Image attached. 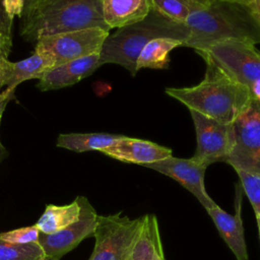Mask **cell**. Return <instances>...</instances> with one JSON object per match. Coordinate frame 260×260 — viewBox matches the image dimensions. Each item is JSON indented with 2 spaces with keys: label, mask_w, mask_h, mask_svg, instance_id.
Masks as SVG:
<instances>
[{
  "label": "cell",
  "mask_w": 260,
  "mask_h": 260,
  "mask_svg": "<svg viewBox=\"0 0 260 260\" xmlns=\"http://www.w3.org/2000/svg\"><path fill=\"white\" fill-rule=\"evenodd\" d=\"M109 31L93 27L46 36L36 42L35 53L47 58L53 66L92 54H100Z\"/></svg>",
  "instance_id": "obj_6"
},
{
  "label": "cell",
  "mask_w": 260,
  "mask_h": 260,
  "mask_svg": "<svg viewBox=\"0 0 260 260\" xmlns=\"http://www.w3.org/2000/svg\"><path fill=\"white\" fill-rule=\"evenodd\" d=\"M189 35L190 30L185 23L178 22L151 8L142 20L120 27L112 35L109 34L102 46L100 59L102 64H118L135 76L138 56L151 40L172 38L181 41L183 47Z\"/></svg>",
  "instance_id": "obj_3"
},
{
  "label": "cell",
  "mask_w": 260,
  "mask_h": 260,
  "mask_svg": "<svg viewBox=\"0 0 260 260\" xmlns=\"http://www.w3.org/2000/svg\"><path fill=\"white\" fill-rule=\"evenodd\" d=\"M202 52L231 78L246 86L260 103V51L255 45L241 41H224Z\"/></svg>",
  "instance_id": "obj_5"
},
{
  "label": "cell",
  "mask_w": 260,
  "mask_h": 260,
  "mask_svg": "<svg viewBox=\"0 0 260 260\" xmlns=\"http://www.w3.org/2000/svg\"><path fill=\"white\" fill-rule=\"evenodd\" d=\"M182 47V42L172 38H157L151 40L138 56L136 70L142 68L168 69L170 64V52Z\"/></svg>",
  "instance_id": "obj_19"
},
{
  "label": "cell",
  "mask_w": 260,
  "mask_h": 260,
  "mask_svg": "<svg viewBox=\"0 0 260 260\" xmlns=\"http://www.w3.org/2000/svg\"><path fill=\"white\" fill-rule=\"evenodd\" d=\"M249 7L253 12H260V0H254Z\"/></svg>",
  "instance_id": "obj_29"
},
{
  "label": "cell",
  "mask_w": 260,
  "mask_h": 260,
  "mask_svg": "<svg viewBox=\"0 0 260 260\" xmlns=\"http://www.w3.org/2000/svg\"><path fill=\"white\" fill-rule=\"evenodd\" d=\"M232 125L234 142L224 162L235 171L252 172L260 151V103L254 100Z\"/></svg>",
  "instance_id": "obj_8"
},
{
  "label": "cell",
  "mask_w": 260,
  "mask_h": 260,
  "mask_svg": "<svg viewBox=\"0 0 260 260\" xmlns=\"http://www.w3.org/2000/svg\"><path fill=\"white\" fill-rule=\"evenodd\" d=\"M102 65L100 54H92L53 66L42 74L38 87L41 90H52L71 86L92 74Z\"/></svg>",
  "instance_id": "obj_14"
},
{
  "label": "cell",
  "mask_w": 260,
  "mask_h": 260,
  "mask_svg": "<svg viewBox=\"0 0 260 260\" xmlns=\"http://www.w3.org/2000/svg\"><path fill=\"white\" fill-rule=\"evenodd\" d=\"M39 235H40V231L35 224L30 226L16 229L6 233H1L0 239L6 242L15 243V244H29V243H38Z\"/></svg>",
  "instance_id": "obj_25"
},
{
  "label": "cell",
  "mask_w": 260,
  "mask_h": 260,
  "mask_svg": "<svg viewBox=\"0 0 260 260\" xmlns=\"http://www.w3.org/2000/svg\"><path fill=\"white\" fill-rule=\"evenodd\" d=\"M254 14H255L256 19H257V20H258V22L260 23V12H254Z\"/></svg>",
  "instance_id": "obj_34"
},
{
  "label": "cell",
  "mask_w": 260,
  "mask_h": 260,
  "mask_svg": "<svg viewBox=\"0 0 260 260\" xmlns=\"http://www.w3.org/2000/svg\"><path fill=\"white\" fill-rule=\"evenodd\" d=\"M110 31L103 15V0H42L29 17L21 22L20 34L28 42L85 28Z\"/></svg>",
  "instance_id": "obj_4"
},
{
  "label": "cell",
  "mask_w": 260,
  "mask_h": 260,
  "mask_svg": "<svg viewBox=\"0 0 260 260\" xmlns=\"http://www.w3.org/2000/svg\"><path fill=\"white\" fill-rule=\"evenodd\" d=\"M41 1L42 0H23V10L20 17L21 22L25 21L29 17V15L35 11Z\"/></svg>",
  "instance_id": "obj_28"
},
{
  "label": "cell",
  "mask_w": 260,
  "mask_h": 260,
  "mask_svg": "<svg viewBox=\"0 0 260 260\" xmlns=\"http://www.w3.org/2000/svg\"><path fill=\"white\" fill-rule=\"evenodd\" d=\"M228 1H232V2H236V3H240V4H243V5L249 6L254 0H228Z\"/></svg>",
  "instance_id": "obj_31"
},
{
  "label": "cell",
  "mask_w": 260,
  "mask_h": 260,
  "mask_svg": "<svg viewBox=\"0 0 260 260\" xmlns=\"http://www.w3.org/2000/svg\"><path fill=\"white\" fill-rule=\"evenodd\" d=\"M14 89L15 88H6L4 91H2L0 93V122H1V118H2L3 112H4L7 104L9 103V101L11 99L14 98ZM7 155H8V152L5 149V147L2 145L1 140H0V162L5 157H7Z\"/></svg>",
  "instance_id": "obj_26"
},
{
  "label": "cell",
  "mask_w": 260,
  "mask_h": 260,
  "mask_svg": "<svg viewBox=\"0 0 260 260\" xmlns=\"http://www.w3.org/2000/svg\"><path fill=\"white\" fill-rule=\"evenodd\" d=\"M44 260H59V259H58V258H54V257H48V256H47V257H46Z\"/></svg>",
  "instance_id": "obj_35"
},
{
  "label": "cell",
  "mask_w": 260,
  "mask_h": 260,
  "mask_svg": "<svg viewBox=\"0 0 260 260\" xmlns=\"http://www.w3.org/2000/svg\"><path fill=\"white\" fill-rule=\"evenodd\" d=\"M206 63L201 82L190 87H168L166 93L196 111L223 124H232L254 101L251 91L231 78L207 55L197 52Z\"/></svg>",
  "instance_id": "obj_1"
},
{
  "label": "cell",
  "mask_w": 260,
  "mask_h": 260,
  "mask_svg": "<svg viewBox=\"0 0 260 260\" xmlns=\"http://www.w3.org/2000/svg\"><path fill=\"white\" fill-rule=\"evenodd\" d=\"M255 216H256V221H257L258 231H259V237H260V214H256L255 213Z\"/></svg>",
  "instance_id": "obj_33"
},
{
  "label": "cell",
  "mask_w": 260,
  "mask_h": 260,
  "mask_svg": "<svg viewBox=\"0 0 260 260\" xmlns=\"http://www.w3.org/2000/svg\"><path fill=\"white\" fill-rule=\"evenodd\" d=\"M126 260H166L154 214H145L141 217L139 232Z\"/></svg>",
  "instance_id": "obj_16"
},
{
  "label": "cell",
  "mask_w": 260,
  "mask_h": 260,
  "mask_svg": "<svg viewBox=\"0 0 260 260\" xmlns=\"http://www.w3.org/2000/svg\"><path fill=\"white\" fill-rule=\"evenodd\" d=\"M240 185L249 198L256 214H260V175L237 170Z\"/></svg>",
  "instance_id": "obj_23"
},
{
  "label": "cell",
  "mask_w": 260,
  "mask_h": 260,
  "mask_svg": "<svg viewBox=\"0 0 260 260\" xmlns=\"http://www.w3.org/2000/svg\"><path fill=\"white\" fill-rule=\"evenodd\" d=\"M51 67H53L51 61L38 53L16 62L0 56V88L3 86L15 88L22 81L40 79L42 74Z\"/></svg>",
  "instance_id": "obj_15"
},
{
  "label": "cell",
  "mask_w": 260,
  "mask_h": 260,
  "mask_svg": "<svg viewBox=\"0 0 260 260\" xmlns=\"http://www.w3.org/2000/svg\"><path fill=\"white\" fill-rule=\"evenodd\" d=\"M185 24L190 30L183 47L205 50L224 41L260 44V23L247 5L216 0L191 14Z\"/></svg>",
  "instance_id": "obj_2"
},
{
  "label": "cell",
  "mask_w": 260,
  "mask_h": 260,
  "mask_svg": "<svg viewBox=\"0 0 260 260\" xmlns=\"http://www.w3.org/2000/svg\"><path fill=\"white\" fill-rule=\"evenodd\" d=\"M6 13L13 19L14 16L21 17L23 10V0H3Z\"/></svg>",
  "instance_id": "obj_27"
},
{
  "label": "cell",
  "mask_w": 260,
  "mask_h": 260,
  "mask_svg": "<svg viewBox=\"0 0 260 260\" xmlns=\"http://www.w3.org/2000/svg\"><path fill=\"white\" fill-rule=\"evenodd\" d=\"M123 135L109 133H68L60 134L57 139V146L75 152L90 150L102 151L114 144Z\"/></svg>",
  "instance_id": "obj_18"
},
{
  "label": "cell",
  "mask_w": 260,
  "mask_h": 260,
  "mask_svg": "<svg viewBox=\"0 0 260 260\" xmlns=\"http://www.w3.org/2000/svg\"><path fill=\"white\" fill-rule=\"evenodd\" d=\"M204 7L197 0H151V8L182 23H185L191 14Z\"/></svg>",
  "instance_id": "obj_21"
},
{
  "label": "cell",
  "mask_w": 260,
  "mask_h": 260,
  "mask_svg": "<svg viewBox=\"0 0 260 260\" xmlns=\"http://www.w3.org/2000/svg\"><path fill=\"white\" fill-rule=\"evenodd\" d=\"M251 173H255V174H258L260 175V151H259V154L257 156V159H256V162H255V166L253 168V171Z\"/></svg>",
  "instance_id": "obj_30"
},
{
  "label": "cell",
  "mask_w": 260,
  "mask_h": 260,
  "mask_svg": "<svg viewBox=\"0 0 260 260\" xmlns=\"http://www.w3.org/2000/svg\"><path fill=\"white\" fill-rule=\"evenodd\" d=\"M46 257L39 243L15 244L0 239V260H44Z\"/></svg>",
  "instance_id": "obj_22"
},
{
  "label": "cell",
  "mask_w": 260,
  "mask_h": 260,
  "mask_svg": "<svg viewBox=\"0 0 260 260\" xmlns=\"http://www.w3.org/2000/svg\"><path fill=\"white\" fill-rule=\"evenodd\" d=\"M104 154L117 160L145 166L172 156V149L152 141L122 136L111 146L102 150Z\"/></svg>",
  "instance_id": "obj_13"
},
{
  "label": "cell",
  "mask_w": 260,
  "mask_h": 260,
  "mask_svg": "<svg viewBox=\"0 0 260 260\" xmlns=\"http://www.w3.org/2000/svg\"><path fill=\"white\" fill-rule=\"evenodd\" d=\"M13 19L6 13L3 0H0V52L8 58L12 47Z\"/></svg>",
  "instance_id": "obj_24"
},
{
  "label": "cell",
  "mask_w": 260,
  "mask_h": 260,
  "mask_svg": "<svg viewBox=\"0 0 260 260\" xmlns=\"http://www.w3.org/2000/svg\"><path fill=\"white\" fill-rule=\"evenodd\" d=\"M190 115L197 139L196 151L192 157L207 167L216 161H225L234 142L233 125L220 123L193 110H190Z\"/></svg>",
  "instance_id": "obj_9"
},
{
  "label": "cell",
  "mask_w": 260,
  "mask_h": 260,
  "mask_svg": "<svg viewBox=\"0 0 260 260\" xmlns=\"http://www.w3.org/2000/svg\"><path fill=\"white\" fill-rule=\"evenodd\" d=\"M150 9L151 0H103V15L110 29L138 22Z\"/></svg>",
  "instance_id": "obj_17"
},
{
  "label": "cell",
  "mask_w": 260,
  "mask_h": 260,
  "mask_svg": "<svg viewBox=\"0 0 260 260\" xmlns=\"http://www.w3.org/2000/svg\"><path fill=\"white\" fill-rule=\"evenodd\" d=\"M76 200L80 205V214L75 222L53 234L40 232L38 243L43 248L46 256L60 259L82 240L93 236L99 215L87 198L78 196Z\"/></svg>",
  "instance_id": "obj_10"
},
{
  "label": "cell",
  "mask_w": 260,
  "mask_h": 260,
  "mask_svg": "<svg viewBox=\"0 0 260 260\" xmlns=\"http://www.w3.org/2000/svg\"><path fill=\"white\" fill-rule=\"evenodd\" d=\"M0 56H3V55H2V53H1V52H0ZM4 57H5V56H4Z\"/></svg>",
  "instance_id": "obj_36"
},
{
  "label": "cell",
  "mask_w": 260,
  "mask_h": 260,
  "mask_svg": "<svg viewBox=\"0 0 260 260\" xmlns=\"http://www.w3.org/2000/svg\"><path fill=\"white\" fill-rule=\"evenodd\" d=\"M140 224L141 217L132 219L120 212L99 215L93 233L95 244L88 260H126Z\"/></svg>",
  "instance_id": "obj_7"
},
{
  "label": "cell",
  "mask_w": 260,
  "mask_h": 260,
  "mask_svg": "<svg viewBox=\"0 0 260 260\" xmlns=\"http://www.w3.org/2000/svg\"><path fill=\"white\" fill-rule=\"evenodd\" d=\"M199 3H201L202 5H204V6H208L210 3H212V2H214V1H216V0H197Z\"/></svg>",
  "instance_id": "obj_32"
},
{
  "label": "cell",
  "mask_w": 260,
  "mask_h": 260,
  "mask_svg": "<svg viewBox=\"0 0 260 260\" xmlns=\"http://www.w3.org/2000/svg\"><path fill=\"white\" fill-rule=\"evenodd\" d=\"M144 167L166 175L180 183L193 196H195L205 209L216 204L205 189L204 175L207 166L195 160L193 157L180 158L172 155L159 161L145 165Z\"/></svg>",
  "instance_id": "obj_11"
},
{
  "label": "cell",
  "mask_w": 260,
  "mask_h": 260,
  "mask_svg": "<svg viewBox=\"0 0 260 260\" xmlns=\"http://www.w3.org/2000/svg\"><path fill=\"white\" fill-rule=\"evenodd\" d=\"M242 191L241 185L238 184L236 187L234 214L228 213L217 204L207 208L206 211L215 224L221 239L225 242L237 260H248L249 255L242 220Z\"/></svg>",
  "instance_id": "obj_12"
},
{
  "label": "cell",
  "mask_w": 260,
  "mask_h": 260,
  "mask_svg": "<svg viewBox=\"0 0 260 260\" xmlns=\"http://www.w3.org/2000/svg\"><path fill=\"white\" fill-rule=\"evenodd\" d=\"M79 214L80 205L76 199L64 206L49 204L37 221L36 226L43 234H53L75 222L79 218Z\"/></svg>",
  "instance_id": "obj_20"
}]
</instances>
